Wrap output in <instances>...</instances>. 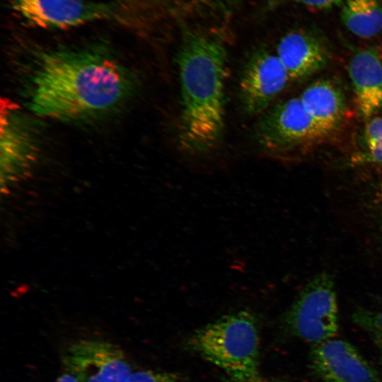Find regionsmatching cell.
<instances>
[{
  "instance_id": "obj_15",
  "label": "cell",
  "mask_w": 382,
  "mask_h": 382,
  "mask_svg": "<svg viewBox=\"0 0 382 382\" xmlns=\"http://www.w3.org/2000/svg\"><path fill=\"white\" fill-rule=\"evenodd\" d=\"M355 162L382 166V115L366 120Z\"/></svg>"
},
{
  "instance_id": "obj_4",
  "label": "cell",
  "mask_w": 382,
  "mask_h": 382,
  "mask_svg": "<svg viewBox=\"0 0 382 382\" xmlns=\"http://www.w3.org/2000/svg\"><path fill=\"white\" fill-rule=\"evenodd\" d=\"M338 320L334 280L321 272L306 284L285 312L282 325L291 335L315 345L336 335Z\"/></svg>"
},
{
  "instance_id": "obj_21",
  "label": "cell",
  "mask_w": 382,
  "mask_h": 382,
  "mask_svg": "<svg viewBox=\"0 0 382 382\" xmlns=\"http://www.w3.org/2000/svg\"><path fill=\"white\" fill-rule=\"evenodd\" d=\"M376 199L377 202V205L378 207L379 215L381 219V222L382 225V185L378 190L376 194Z\"/></svg>"
},
{
  "instance_id": "obj_23",
  "label": "cell",
  "mask_w": 382,
  "mask_h": 382,
  "mask_svg": "<svg viewBox=\"0 0 382 382\" xmlns=\"http://www.w3.org/2000/svg\"><path fill=\"white\" fill-rule=\"evenodd\" d=\"M381 109H382V107H381Z\"/></svg>"
},
{
  "instance_id": "obj_20",
  "label": "cell",
  "mask_w": 382,
  "mask_h": 382,
  "mask_svg": "<svg viewBox=\"0 0 382 382\" xmlns=\"http://www.w3.org/2000/svg\"><path fill=\"white\" fill-rule=\"evenodd\" d=\"M226 382H273V381L262 378L258 376L252 378H248V379H245V380H236L233 378H230L227 380Z\"/></svg>"
},
{
  "instance_id": "obj_14",
  "label": "cell",
  "mask_w": 382,
  "mask_h": 382,
  "mask_svg": "<svg viewBox=\"0 0 382 382\" xmlns=\"http://www.w3.org/2000/svg\"><path fill=\"white\" fill-rule=\"evenodd\" d=\"M340 17L354 35L371 38L382 32V4L380 0H345Z\"/></svg>"
},
{
  "instance_id": "obj_11",
  "label": "cell",
  "mask_w": 382,
  "mask_h": 382,
  "mask_svg": "<svg viewBox=\"0 0 382 382\" xmlns=\"http://www.w3.org/2000/svg\"><path fill=\"white\" fill-rule=\"evenodd\" d=\"M277 54L292 81L312 76L330 61L328 44L317 33L307 29L286 33L279 42Z\"/></svg>"
},
{
  "instance_id": "obj_5",
  "label": "cell",
  "mask_w": 382,
  "mask_h": 382,
  "mask_svg": "<svg viewBox=\"0 0 382 382\" xmlns=\"http://www.w3.org/2000/svg\"><path fill=\"white\" fill-rule=\"evenodd\" d=\"M329 134L309 115L299 97L280 101L266 110L256 126L260 148L277 158L317 142Z\"/></svg>"
},
{
  "instance_id": "obj_13",
  "label": "cell",
  "mask_w": 382,
  "mask_h": 382,
  "mask_svg": "<svg viewBox=\"0 0 382 382\" xmlns=\"http://www.w3.org/2000/svg\"><path fill=\"white\" fill-rule=\"evenodd\" d=\"M306 111L325 130L331 133L344 119L346 99L341 88L328 79L308 85L299 96Z\"/></svg>"
},
{
  "instance_id": "obj_7",
  "label": "cell",
  "mask_w": 382,
  "mask_h": 382,
  "mask_svg": "<svg viewBox=\"0 0 382 382\" xmlns=\"http://www.w3.org/2000/svg\"><path fill=\"white\" fill-rule=\"evenodd\" d=\"M62 361L66 371L79 382H126L132 373L124 352L102 340L74 342L64 349Z\"/></svg>"
},
{
  "instance_id": "obj_12",
  "label": "cell",
  "mask_w": 382,
  "mask_h": 382,
  "mask_svg": "<svg viewBox=\"0 0 382 382\" xmlns=\"http://www.w3.org/2000/svg\"><path fill=\"white\" fill-rule=\"evenodd\" d=\"M348 72L360 116L369 119L382 107V60L374 48L358 51L351 58Z\"/></svg>"
},
{
  "instance_id": "obj_17",
  "label": "cell",
  "mask_w": 382,
  "mask_h": 382,
  "mask_svg": "<svg viewBox=\"0 0 382 382\" xmlns=\"http://www.w3.org/2000/svg\"><path fill=\"white\" fill-rule=\"evenodd\" d=\"M126 382H180L175 376L154 370H140L132 372Z\"/></svg>"
},
{
  "instance_id": "obj_16",
  "label": "cell",
  "mask_w": 382,
  "mask_h": 382,
  "mask_svg": "<svg viewBox=\"0 0 382 382\" xmlns=\"http://www.w3.org/2000/svg\"><path fill=\"white\" fill-rule=\"evenodd\" d=\"M352 318L371 339L378 350L382 365V311L359 308L353 312Z\"/></svg>"
},
{
  "instance_id": "obj_2",
  "label": "cell",
  "mask_w": 382,
  "mask_h": 382,
  "mask_svg": "<svg viewBox=\"0 0 382 382\" xmlns=\"http://www.w3.org/2000/svg\"><path fill=\"white\" fill-rule=\"evenodd\" d=\"M226 50L209 35L189 32L177 53L181 90L179 139L191 153H206L220 142L225 117Z\"/></svg>"
},
{
  "instance_id": "obj_3",
  "label": "cell",
  "mask_w": 382,
  "mask_h": 382,
  "mask_svg": "<svg viewBox=\"0 0 382 382\" xmlns=\"http://www.w3.org/2000/svg\"><path fill=\"white\" fill-rule=\"evenodd\" d=\"M188 345L231 378L258 376L260 338L257 318L250 311L226 315L195 331Z\"/></svg>"
},
{
  "instance_id": "obj_19",
  "label": "cell",
  "mask_w": 382,
  "mask_h": 382,
  "mask_svg": "<svg viewBox=\"0 0 382 382\" xmlns=\"http://www.w3.org/2000/svg\"><path fill=\"white\" fill-rule=\"evenodd\" d=\"M55 382H79V381L75 376L66 372L59 376Z\"/></svg>"
},
{
  "instance_id": "obj_6",
  "label": "cell",
  "mask_w": 382,
  "mask_h": 382,
  "mask_svg": "<svg viewBox=\"0 0 382 382\" xmlns=\"http://www.w3.org/2000/svg\"><path fill=\"white\" fill-rule=\"evenodd\" d=\"M13 16L28 26L66 29L117 14L115 3L90 0H6Z\"/></svg>"
},
{
  "instance_id": "obj_1",
  "label": "cell",
  "mask_w": 382,
  "mask_h": 382,
  "mask_svg": "<svg viewBox=\"0 0 382 382\" xmlns=\"http://www.w3.org/2000/svg\"><path fill=\"white\" fill-rule=\"evenodd\" d=\"M34 64L28 106L46 117L102 116L124 104L136 88L131 72L103 47L40 50Z\"/></svg>"
},
{
  "instance_id": "obj_22",
  "label": "cell",
  "mask_w": 382,
  "mask_h": 382,
  "mask_svg": "<svg viewBox=\"0 0 382 382\" xmlns=\"http://www.w3.org/2000/svg\"><path fill=\"white\" fill-rule=\"evenodd\" d=\"M214 1H221V0H214Z\"/></svg>"
},
{
  "instance_id": "obj_10",
  "label": "cell",
  "mask_w": 382,
  "mask_h": 382,
  "mask_svg": "<svg viewBox=\"0 0 382 382\" xmlns=\"http://www.w3.org/2000/svg\"><path fill=\"white\" fill-rule=\"evenodd\" d=\"M35 154V144L17 106L8 99L1 102V180L5 188L25 173Z\"/></svg>"
},
{
  "instance_id": "obj_9",
  "label": "cell",
  "mask_w": 382,
  "mask_h": 382,
  "mask_svg": "<svg viewBox=\"0 0 382 382\" xmlns=\"http://www.w3.org/2000/svg\"><path fill=\"white\" fill-rule=\"evenodd\" d=\"M310 365L321 382H382L357 349L342 340L312 345Z\"/></svg>"
},
{
  "instance_id": "obj_18",
  "label": "cell",
  "mask_w": 382,
  "mask_h": 382,
  "mask_svg": "<svg viewBox=\"0 0 382 382\" xmlns=\"http://www.w3.org/2000/svg\"><path fill=\"white\" fill-rule=\"evenodd\" d=\"M311 9L324 11L343 4L345 0H289Z\"/></svg>"
},
{
  "instance_id": "obj_8",
  "label": "cell",
  "mask_w": 382,
  "mask_h": 382,
  "mask_svg": "<svg viewBox=\"0 0 382 382\" xmlns=\"http://www.w3.org/2000/svg\"><path fill=\"white\" fill-rule=\"evenodd\" d=\"M290 81L278 57L266 48L256 49L249 57L241 73L239 91L246 112H265Z\"/></svg>"
}]
</instances>
